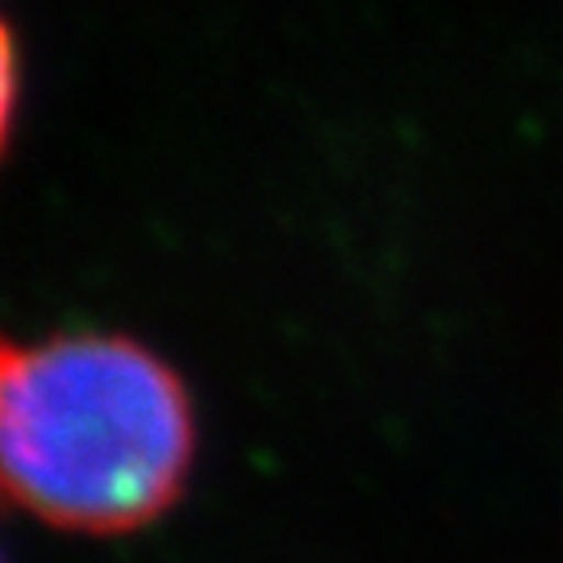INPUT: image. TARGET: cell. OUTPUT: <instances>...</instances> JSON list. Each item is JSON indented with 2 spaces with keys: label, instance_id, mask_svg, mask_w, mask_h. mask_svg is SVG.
I'll return each mask as SVG.
<instances>
[{
  "label": "cell",
  "instance_id": "obj_1",
  "mask_svg": "<svg viewBox=\"0 0 563 563\" xmlns=\"http://www.w3.org/2000/svg\"><path fill=\"white\" fill-rule=\"evenodd\" d=\"M196 407L173 364L130 333L67 329L4 344L0 477L40 525L122 537L185 493Z\"/></svg>",
  "mask_w": 563,
  "mask_h": 563
}]
</instances>
